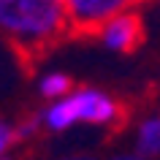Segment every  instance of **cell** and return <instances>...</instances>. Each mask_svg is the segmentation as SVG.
Segmentation results:
<instances>
[{"instance_id": "obj_1", "label": "cell", "mask_w": 160, "mask_h": 160, "mask_svg": "<svg viewBox=\"0 0 160 160\" xmlns=\"http://www.w3.org/2000/svg\"><path fill=\"white\" fill-rule=\"evenodd\" d=\"M0 35L25 60H35L71 35L65 0H0Z\"/></svg>"}, {"instance_id": "obj_2", "label": "cell", "mask_w": 160, "mask_h": 160, "mask_svg": "<svg viewBox=\"0 0 160 160\" xmlns=\"http://www.w3.org/2000/svg\"><path fill=\"white\" fill-rule=\"evenodd\" d=\"M125 119V106L117 95L106 92L92 84H79L73 87L65 98L46 103L38 111L43 133H65L79 125H92V128H117Z\"/></svg>"}, {"instance_id": "obj_3", "label": "cell", "mask_w": 160, "mask_h": 160, "mask_svg": "<svg viewBox=\"0 0 160 160\" xmlns=\"http://www.w3.org/2000/svg\"><path fill=\"white\" fill-rule=\"evenodd\" d=\"M144 0H65L68 17H71V35L87 38L101 30L103 22L117 17L122 11L136 8Z\"/></svg>"}, {"instance_id": "obj_4", "label": "cell", "mask_w": 160, "mask_h": 160, "mask_svg": "<svg viewBox=\"0 0 160 160\" xmlns=\"http://www.w3.org/2000/svg\"><path fill=\"white\" fill-rule=\"evenodd\" d=\"M95 41L111 54H133L144 41V17L138 14V8L122 11L103 22L95 33Z\"/></svg>"}, {"instance_id": "obj_5", "label": "cell", "mask_w": 160, "mask_h": 160, "mask_svg": "<svg viewBox=\"0 0 160 160\" xmlns=\"http://www.w3.org/2000/svg\"><path fill=\"white\" fill-rule=\"evenodd\" d=\"M133 149L149 160L160 158V114H147L138 119L133 133Z\"/></svg>"}, {"instance_id": "obj_6", "label": "cell", "mask_w": 160, "mask_h": 160, "mask_svg": "<svg viewBox=\"0 0 160 160\" xmlns=\"http://www.w3.org/2000/svg\"><path fill=\"white\" fill-rule=\"evenodd\" d=\"M73 87H76L73 79H71L65 71H46V73H41V79H38V95H41L46 103L65 98Z\"/></svg>"}, {"instance_id": "obj_7", "label": "cell", "mask_w": 160, "mask_h": 160, "mask_svg": "<svg viewBox=\"0 0 160 160\" xmlns=\"http://www.w3.org/2000/svg\"><path fill=\"white\" fill-rule=\"evenodd\" d=\"M14 144H17V125L0 117V158H8Z\"/></svg>"}, {"instance_id": "obj_8", "label": "cell", "mask_w": 160, "mask_h": 160, "mask_svg": "<svg viewBox=\"0 0 160 160\" xmlns=\"http://www.w3.org/2000/svg\"><path fill=\"white\" fill-rule=\"evenodd\" d=\"M38 130H41V122H38V114H35L33 119H25V122H19V125H17V141L33 138Z\"/></svg>"}, {"instance_id": "obj_9", "label": "cell", "mask_w": 160, "mask_h": 160, "mask_svg": "<svg viewBox=\"0 0 160 160\" xmlns=\"http://www.w3.org/2000/svg\"><path fill=\"white\" fill-rule=\"evenodd\" d=\"M103 160H149V158H144V155H138V152H114V155H109V158H103Z\"/></svg>"}, {"instance_id": "obj_10", "label": "cell", "mask_w": 160, "mask_h": 160, "mask_svg": "<svg viewBox=\"0 0 160 160\" xmlns=\"http://www.w3.org/2000/svg\"><path fill=\"white\" fill-rule=\"evenodd\" d=\"M41 160H92L84 152H73V155H62V158H41Z\"/></svg>"}, {"instance_id": "obj_11", "label": "cell", "mask_w": 160, "mask_h": 160, "mask_svg": "<svg viewBox=\"0 0 160 160\" xmlns=\"http://www.w3.org/2000/svg\"><path fill=\"white\" fill-rule=\"evenodd\" d=\"M0 160H14V158H0Z\"/></svg>"}]
</instances>
